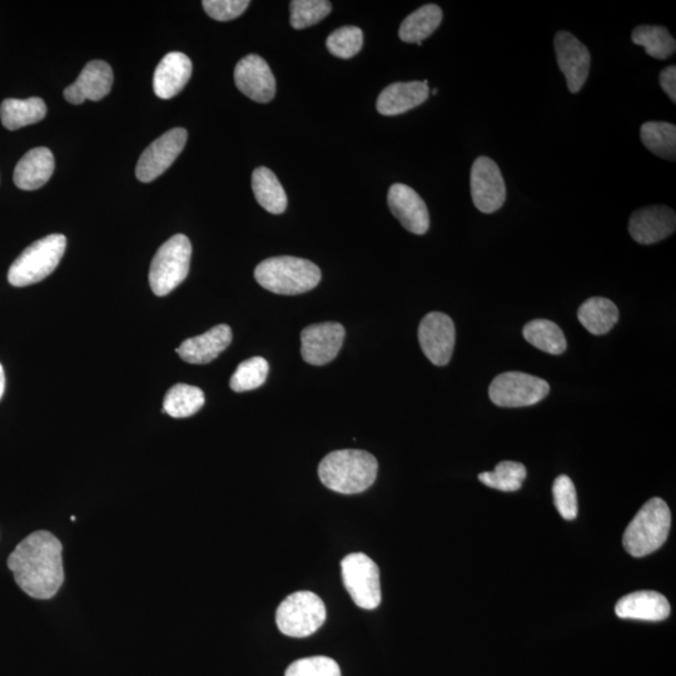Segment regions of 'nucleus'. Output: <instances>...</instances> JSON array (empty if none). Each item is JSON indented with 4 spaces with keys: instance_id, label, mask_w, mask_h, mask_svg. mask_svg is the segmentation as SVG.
<instances>
[{
    "instance_id": "nucleus-1",
    "label": "nucleus",
    "mask_w": 676,
    "mask_h": 676,
    "mask_svg": "<svg viewBox=\"0 0 676 676\" xmlns=\"http://www.w3.org/2000/svg\"><path fill=\"white\" fill-rule=\"evenodd\" d=\"M62 544L48 531H37L19 544L8 559L19 588L34 599H52L64 581Z\"/></svg>"
},
{
    "instance_id": "nucleus-2",
    "label": "nucleus",
    "mask_w": 676,
    "mask_h": 676,
    "mask_svg": "<svg viewBox=\"0 0 676 676\" xmlns=\"http://www.w3.org/2000/svg\"><path fill=\"white\" fill-rule=\"evenodd\" d=\"M379 462L370 452L338 450L328 454L318 466V476L328 489L340 494H360L376 481Z\"/></svg>"
},
{
    "instance_id": "nucleus-3",
    "label": "nucleus",
    "mask_w": 676,
    "mask_h": 676,
    "mask_svg": "<svg viewBox=\"0 0 676 676\" xmlns=\"http://www.w3.org/2000/svg\"><path fill=\"white\" fill-rule=\"evenodd\" d=\"M255 278L268 291L295 296L313 290L321 282V271L303 258L272 257L256 267Z\"/></svg>"
},
{
    "instance_id": "nucleus-4",
    "label": "nucleus",
    "mask_w": 676,
    "mask_h": 676,
    "mask_svg": "<svg viewBox=\"0 0 676 676\" xmlns=\"http://www.w3.org/2000/svg\"><path fill=\"white\" fill-rule=\"evenodd\" d=\"M671 514L668 504L660 497H653L641 507L626 528L623 544L634 558L654 553L668 539Z\"/></svg>"
},
{
    "instance_id": "nucleus-5",
    "label": "nucleus",
    "mask_w": 676,
    "mask_h": 676,
    "mask_svg": "<svg viewBox=\"0 0 676 676\" xmlns=\"http://www.w3.org/2000/svg\"><path fill=\"white\" fill-rule=\"evenodd\" d=\"M66 248L67 238L59 233L32 243L9 268V283L14 287H26L43 281L56 271Z\"/></svg>"
},
{
    "instance_id": "nucleus-6",
    "label": "nucleus",
    "mask_w": 676,
    "mask_h": 676,
    "mask_svg": "<svg viewBox=\"0 0 676 676\" xmlns=\"http://www.w3.org/2000/svg\"><path fill=\"white\" fill-rule=\"evenodd\" d=\"M191 257V241L185 235H175L159 247L149 270V285L154 295L167 296L186 280Z\"/></svg>"
},
{
    "instance_id": "nucleus-7",
    "label": "nucleus",
    "mask_w": 676,
    "mask_h": 676,
    "mask_svg": "<svg viewBox=\"0 0 676 676\" xmlns=\"http://www.w3.org/2000/svg\"><path fill=\"white\" fill-rule=\"evenodd\" d=\"M325 620L326 606L311 591H298L287 596L276 613L278 629L291 638H307L316 633Z\"/></svg>"
},
{
    "instance_id": "nucleus-8",
    "label": "nucleus",
    "mask_w": 676,
    "mask_h": 676,
    "mask_svg": "<svg viewBox=\"0 0 676 676\" xmlns=\"http://www.w3.org/2000/svg\"><path fill=\"white\" fill-rule=\"evenodd\" d=\"M342 579L352 600L361 609L374 610L381 604L380 569L365 554L347 555L341 563Z\"/></svg>"
},
{
    "instance_id": "nucleus-9",
    "label": "nucleus",
    "mask_w": 676,
    "mask_h": 676,
    "mask_svg": "<svg viewBox=\"0 0 676 676\" xmlns=\"http://www.w3.org/2000/svg\"><path fill=\"white\" fill-rule=\"evenodd\" d=\"M549 392L550 385L545 380L514 371L496 376L491 382L489 396L496 406L515 409L539 404Z\"/></svg>"
},
{
    "instance_id": "nucleus-10",
    "label": "nucleus",
    "mask_w": 676,
    "mask_h": 676,
    "mask_svg": "<svg viewBox=\"0 0 676 676\" xmlns=\"http://www.w3.org/2000/svg\"><path fill=\"white\" fill-rule=\"evenodd\" d=\"M187 137L185 128H173L156 139L139 157L136 168L138 180L149 183L166 172L182 153Z\"/></svg>"
},
{
    "instance_id": "nucleus-11",
    "label": "nucleus",
    "mask_w": 676,
    "mask_h": 676,
    "mask_svg": "<svg viewBox=\"0 0 676 676\" xmlns=\"http://www.w3.org/2000/svg\"><path fill=\"white\" fill-rule=\"evenodd\" d=\"M471 196L482 213L499 211L506 201V186L499 166L489 157H479L471 169Z\"/></svg>"
},
{
    "instance_id": "nucleus-12",
    "label": "nucleus",
    "mask_w": 676,
    "mask_h": 676,
    "mask_svg": "<svg viewBox=\"0 0 676 676\" xmlns=\"http://www.w3.org/2000/svg\"><path fill=\"white\" fill-rule=\"evenodd\" d=\"M455 325L451 317L441 312H431L422 318L419 341L422 351L432 364H449L455 347Z\"/></svg>"
},
{
    "instance_id": "nucleus-13",
    "label": "nucleus",
    "mask_w": 676,
    "mask_h": 676,
    "mask_svg": "<svg viewBox=\"0 0 676 676\" xmlns=\"http://www.w3.org/2000/svg\"><path fill=\"white\" fill-rule=\"evenodd\" d=\"M346 332L337 322L317 323L301 333V354L303 360L312 366L330 364L336 359L344 345Z\"/></svg>"
},
{
    "instance_id": "nucleus-14",
    "label": "nucleus",
    "mask_w": 676,
    "mask_h": 676,
    "mask_svg": "<svg viewBox=\"0 0 676 676\" xmlns=\"http://www.w3.org/2000/svg\"><path fill=\"white\" fill-rule=\"evenodd\" d=\"M556 59L571 93H578L588 81L591 56L589 49L573 34L561 31L555 36Z\"/></svg>"
},
{
    "instance_id": "nucleus-15",
    "label": "nucleus",
    "mask_w": 676,
    "mask_h": 676,
    "mask_svg": "<svg viewBox=\"0 0 676 676\" xmlns=\"http://www.w3.org/2000/svg\"><path fill=\"white\" fill-rule=\"evenodd\" d=\"M235 82L237 88L252 101L268 103L275 98V76L265 59L256 54H250L237 63Z\"/></svg>"
},
{
    "instance_id": "nucleus-16",
    "label": "nucleus",
    "mask_w": 676,
    "mask_h": 676,
    "mask_svg": "<svg viewBox=\"0 0 676 676\" xmlns=\"http://www.w3.org/2000/svg\"><path fill=\"white\" fill-rule=\"evenodd\" d=\"M676 228L675 212L666 206L640 208L630 217L629 233L640 245H654L673 235Z\"/></svg>"
},
{
    "instance_id": "nucleus-17",
    "label": "nucleus",
    "mask_w": 676,
    "mask_h": 676,
    "mask_svg": "<svg viewBox=\"0 0 676 676\" xmlns=\"http://www.w3.org/2000/svg\"><path fill=\"white\" fill-rule=\"evenodd\" d=\"M392 215L407 231L414 235H425L430 227L429 210L424 200L411 187L396 183L387 196Z\"/></svg>"
},
{
    "instance_id": "nucleus-18",
    "label": "nucleus",
    "mask_w": 676,
    "mask_h": 676,
    "mask_svg": "<svg viewBox=\"0 0 676 676\" xmlns=\"http://www.w3.org/2000/svg\"><path fill=\"white\" fill-rule=\"evenodd\" d=\"M112 86L111 66L103 61H92L83 68L76 83L66 88L64 98L72 104H82L87 99L97 102L108 96Z\"/></svg>"
},
{
    "instance_id": "nucleus-19",
    "label": "nucleus",
    "mask_w": 676,
    "mask_h": 676,
    "mask_svg": "<svg viewBox=\"0 0 676 676\" xmlns=\"http://www.w3.org/2000/svg\"><path fill=\"white\" fill-rule=\"evenodd\" d=\"M232 342V330L228 325H218L203 335L188 338L177 349L183 361L192 365H206L216 360Z\"/></svg>"
},
{
    "instance_id": "nucleus-20",
    "label": "nucleus",
    "mask_w": 676,
    "mask_h": 676,
    "mask_svg": "<svg viewBox=\"0 0 676 676\" xmlns=\"http://www.w3.org/2000/svg\"><path fill=\"white\" fill-rule=\"evenodd\" d=\"M191 76V59L180 52L168 53L154 72L153 91L161 99H171L186 87Z\"/></svg>"
},
{
    "instance_id": "nucleus-21",
    "label": "nucleus",
    "mask_w": 676,
    "mask_h": 676,
    "mask_svg": "<svg viewBox=\"0 0 676 676\" xmlns=\"http://www.w3.org/2000/svg\"><path fill=\"white\" fill-rule=\"evenodd\" d=\"M620 619L663 621L670 615L668 599L656 591H635L623 596L615 606Z\"/></svg>"
},
{
    "instance_id": "nucleus-22",
    "label": "nucleus",
    "mask_w": 676,
    "mask_h": 676,
    "mask_svg": "<svg viewBox=\"0 0 676 676\" xmlns=\"http://www.w3.org/2000/svg\"><path fill=\"white\" fill-rule=\"evenodd\" d=\"M429 96L427 81L394 83L381 92L376 107L382 116H399L419 107Z\"/></svg>"
},
{
    "instance_id": "nucleus-23",
    "label": "nucleus",
    "mask_w": 676,
    "mask_h": 676,
    "mask_svg": "<svg viewBox=\"0 0 676 676\" xmlns=\"http://www.w3.org/2000/svg\"><path fill=\"white\" fill-rule=\"evenodd\" d=\"M54 157L51 149L38 147L24 154L14 171L13 181L24 191H34L51 180L54 172Z\"/></svg>"
},
{
    "instance_id": "nucleus-24",
    "label": "nucleus",
    "mask_w": 676,
    "mask_h": 676,
    "mask_svg": "<svg viewBox=\"0 0 676 676\" xmlns=\"http://www.w3.org/2000/svg\"><path fill=\"white\" fill-rule=\"evenodd\" d=\"M47 116V106L42 98L6 99L0 106V119L9 131L31 126Z\"/></svg>"
},
{
    "instance_id": "nucleus-25",
    "label": "nucleus",
    "mask_w": 676,
    "mask_h": 676,
    "mask_svg": "<svg viewBox=\"0 0 676 676\" xmlns=\"http://www.w3.org/2000/svg\"><path fill=\"white\" fill-rule=\"evenodd\" d=\"M578 318L586 330L601 336L613 330L619 321V310L608 298L591 297L580 306Z\"/></svg>"
},
{
    "instance_id": "nucleus-26",
    "label": "nucleus",
    "mask_w": 676,
    "mask_h": 676,
    "mask_svg": "<svg viewBox=\"0 0 676 676\" xmlns=\"http://www.w3.org/2000/svg\"><path fill=\"white\" fill-rule=\"evenodd\" d=\"M252 190L258 203L272 215H281L287 208V195L275 173L266 167L255 169Z\"/></svg>"
},
{
    "instance_id": "nucleus-27",
    "label": "nucleus",
    "mask_w": 676,
    "mask_h": 676,
    "mask_svg": "<svg viewBox=\"0 0 676 676\" xmlns=\"http://www.w3.org/2000/svg\"><path fill=\"white\" fill-rule=\"evenodd\" d=\"M442 11L435 4L417 9L402 22L399 36L402 42L416 43L422 46V41L429 38L439 28L442 22Z\"/></svg>"
},
{
    "instance_id": "nucleus-28",
    "label": "nucleus",
    "mask_w": 676,
    "mask_h": 676,
    "mask_svg": "<svg viewBox=\"0 0 676 676\" xmlns=\"http://www.w3.org/2000/svg\"><path fill=\"white\" fill-rule=\"evenodd\" d=\"M523 333L530 345L550 355L564 354L568 347L564 332L553 321L543 320V318L530 321L526 323Z\"/></svg>"
},
{
    "instance_id": "nucleus-29",
    "label": "nucleus",
    "mask_w": 676,
    "mask_h": 676,
    "mask_svg": "<svg viewBox=\"0 0 676 676\" xmlns=\"http://www.w3.org/2000/svg\"><path fill=\"white\" fill-rule=\"evenodd\" d=\"M206 397L196 386L177 384L164 396L163 410L175 419H186L197 414L205 405Z\"/></svg>"
},
{
    "instance_id": "nucleus-30",
    "label": "nucleus",
    "mask_w": 676,
    "mask_h": 676,
    "mask_svg": "<svg viewBox=\"0 0 676 676\" xmlns=\"http://www.w3.org/2000/svg\"><path fill=\"white\" fill-rule=\"evenodd\" d=\"M644 146L660 158L675 161L676 127L668 122H646L640 128Z\"/></svg>"
},
{
    "instance_id": "nucleus-31",
    "label": "nucleus",
    "mask_w": 676,
    "mask_h": 676,
    "mask_svg": "<svg viewBox=\"0 0 676 676\" xmlns=\"http://www.w3.org/2000/svg\"><path fill=\"white\" fill-rule=\"evenodd\" d=\"M636 46L644 47L650 57L668 59L676 51V42L668 29L659 26H639L631 34Z\"/></svg>"
},
{
    "instance_id": "nucleus-32",
    "label": "nucleus",
    "mask_w": 676,
    "mask_h": 676,
    "mask_svg": "<svg viewBox=\"0 0 676 676\" xmlns=\"http://www.w3.org/2000/svg\"><path fill=\"white\" fill-rule=\"evenodd\" d=\"M526 477V467L520 462L502 461L494 471L482 472L479 480L482 484L505 492L518 491L523 486Z\"/></svg>"
},
{
    "instance_id": "nucleus-33",
    "label": "nucleus",
    "mask_w": 676,
    "mask_h": 676,
    "mask_svg": "<svg viewBox=\"0 0 676 676\" xmlns=\"http://www.w3.org/2000/svg\"><path fill=\"white\" fill-rule=\"evenodd\" d=\"M270 371L268 362L263 357H252L238 365L231 377L230 386L235 392L256 390L265 384Z\"/></svg>"
},
{
    "instance_id": "nucleus-34",
    "label": "nucleus",
    "mask_w": 676,
    "mask_h": 676,
    "mask_svg": "<svg viewBox=\"0 0 676 676\" xmlns=\"http://www.w3.org/2000/svg\"><path fill=\"white\" fill-rule=\"evenodd\" d=\"M291 26L305 29L315 26L331 13V3L326 0H293L290 4Z\"/></svg>"
},
{
    "instance_id": "nucleus-35",
    "label": "nucleus",
    "mask_w": 676,
    "mask_h": 676,
    "mask_svg": "<svg viewBox=\"0 0 676 676\" xmlns=\"http://www.w3.org/2000/svg\"><path fill=\"white\" fill-rule=\"evenodd\" d=\"M326 46L333 56L352 58L364 46V33L357 27H342L328 36Z\"/></svg>"
},
{
    "instance_id": "nucleus-36",
    "label": "nucleus",
    "mask_w": 676,
    "mask_h": 676,
    "mask_svg": "<svg viewBox=\"0 0 676 676\" xmlns=\"http://www.w3.org/2000/svg\"><path fill=\"white\" fill-rule=\"evenodd\" d=\"M285 676H341L340 666L327 656H312L293 661Z\"/></svg>"
},
{
    "instance_id": "nucleus-37",
    "label": "nucleus",
    "mask_w": 676,
    "mask_h": 676,
    "mask_svg": "<svg viewBox=\"0 0 676 676\" xmlns=\"http://www.w3.org/2000/svg\"><path fill=\"white\" fill-rule=\"evenodd\" d=\"M553 495L556 509L565 520H574L578 516V495L574 482L569 476L561 475L555 480Z\"/></svg>"
},
{
    "instance_id": "nucleus-38",
    "label": "nucleus",
    "mask_w": 676,
    "mask_h": 676,
    "mask_svg": "<svg viewBox=\"0 0 676 676\" xmlns=\"http://www.w3.org/2000/svg\"><path fill=\"white\" fill-rule=\"evenodd\" d=\"M203 8L212 19L218 22H228L245 13L250 2L247 0H205Z\"/></svg>"
},
{
    "instance_id": "nucleus-39",
    "label": "nucleus",
    "mask_w": 676,
    "mask_h": 676,
    "mask_svg": "<svg viewBox=\"0 0 676 676\" xmlns=\"http://www.w3.org/2000/svg\"><path fill=\"white\" fill-rule=\"evenodd\" d=\"M660 86L664 89V92L668 94V97L671 99V102H676V67L669 66L661 71L660 77Z\"/></svg>"
},
{
    "instance_id": "nucleus-40",
    "label": "nucleus",
    "mask_w": 676,
    "mask_h": 676,
    "mask_svg": "<svg viewBox=\"0 0 676 676\" xmlns=\"http://www.w3.org/2000/svg\"><path fill=\"white\" fill-rule=\"evenodd\" d=\"M4 390H6V375H4L3 366L0 365V399H2Z\"/></svg>"
}]
</instances>
